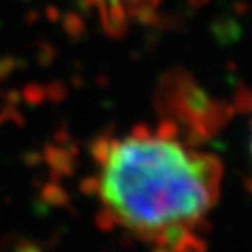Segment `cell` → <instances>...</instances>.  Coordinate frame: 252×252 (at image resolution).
Listing matches in <instances>:
<instances>
[{
	"mask_svg": "<svg viewBox=\"0 0 252 252\" xmlns=\"http://www.w3.org/2000/svg\"><path fill=\"white\" fill-rule=\"evenodd\" d=\"M100 209L151 252H203L224 168L168 131L135 128L93 153Z\"/></svg>",
	"mask_w": 252,
	"mask_h": 252,
	"instance_id": "obj_1",
	"label": "cell"
},
{
	"mask_svg": "<svg viewBox=\"0 0 252 252\" xmlns=\"http://www.w3.org/2000/svg\"><path fill=\"white\" fill-rule=\"evenodd\" d=\"M86 4L105 32L110 35H125L130 28L147 23L163 0H86Z\"/></svg>",
	"mask_w": 252,
	"mask_h": 252,
	"instance_id": "obj_2",
	"label": "cell"
},
{
	"mask_svg": "<svg viewBox=\"0 0 252 252\" xmlns=\"http://www.w3.org/2000/svg\"><path fill=\"white\" fill-rule=\"evenodd\" d=\"M251 184H252V118H251Z\"/></svg>",
	"mask_w": 252,
	"mask_h": 252,
	"instance_id": "obj_3",
	"label": "cell"
}]
</instances>
